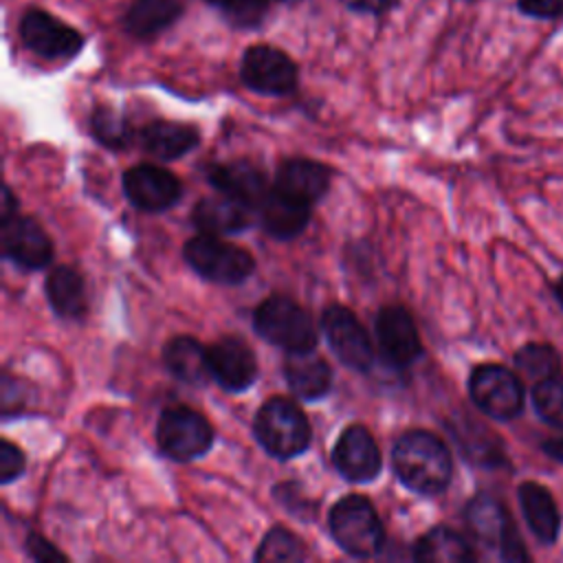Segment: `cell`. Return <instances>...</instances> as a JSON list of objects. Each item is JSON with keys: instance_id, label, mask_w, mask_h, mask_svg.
<instances>
[{"instance_id": "cell-9", "label": "cell", "mask_w": 563, "mask_h": 563, "mask_svg": "<svg viewBox=\"0 0 563 563\" xmlns=\"http://www.w3.org/2000/svg\"><path fill=\"white\" fill-rule=\"evenodd\" d=\"M319 323L330 350L341 361V365L358 374L372 372L374 345L369 332L350 308L330 303L323 308Z\"/></svg>"}, {"instance_id": "cell-33", "label": "cell", "mask_w": 563, "mask_h": 563, "mask_svg": "<svg viewBox=\"0 0 563 563\" xmlns=\"http://www.w3.org/2000/svg\"><path fill=\"white\" fill-rule=\"evenodd\" d=\"M273 499L286 508V512H290L297 519L303 521H312L317 515V504L312 499H308L301 490V486L297 482H282L273 488Z\"/></svg>"}, {"instance_id": "cell-21", "label": "cell", "mask_w": 563, "mask_h": 563, "mask_svg": "<svg viewBox=\"0 0 563 563\" xmlns=\"http://www.w3.org/2000/svg\"><path fill=\"white\" fill-rule=\"evenodd\" d=\"M44 292L51 310L66 321H81L88 312V295L84 275L70 264L51 268L44 282Z\"/></svg>"}, {"instance_id": "cell-16", "label": "cell", "mask_w": 563, "mask_h": 563, "mask_svg": "<svg viewBox=\"0 0 563 563\" xmlns=\"http://www.w3.org/2000/svg\"><path fill=\"white\" fill-rule=\"evenodd\" d=\"M211 378L231 394L246 391L257 380V358L249 343L235 334H224L207 347Z\"/></svg>"}, {"instance_id": "cell-31", "label": "cell", "mask_w": 563, "mask_h": 563, "mask_svg": "<svg viewBox=\"0 0 563 563\" xmlns=\"http://www.w3.org/2000/svg\"><path fill=\"white\" fill-rule=\"evenodd\" d=\"M515 363H517V369L528 378H532L534 383L548 376H554L559 369L556 350L545 343H528L519 347L515 354Z\"/></svg>"}, {"instance_id": "cell-13", "label": "cell", "mask_w": 563, "mask_h": 563, "mask_svg": "<svg viewBox=\"0 0 563 563\" xmlns=\"http://www.w3.org/2000/svg\"><path fill=\"white\" fill-rule=\"evenodd\" d=\"M121 187L130 205L145 213H163L183 198V183L178 176L152 163L125 169Z\"/></svg>"}, {"instance_id": "cell-2", "label": "cell", "mask_w": 563, "mask_h": 563, "mask_svg": "<svg viewBox=\"0 0 563 563\" xmlns=\"http://www.w3.org/2000/svg\"><path fill=\"white\" fill-rule=\"evenodd\" d=\"M253 433L260 446L282 462L306 453L312 440V429L303 409L282 396L262 402L253 418Z\"/></svg>"}, {"instance_id": "cell-10", "label": "cell", "mask_w": 563, "mask_h": 563, "mask_svg": "<svg viewBox=\"0 0 563 563\" xmlns=\"http://www.w3.org/2000/svg\"><path fill=\"white\" fill-rule=\"evenodd\" d=\"M242 84L266 97H284L297 88V64L271 44H253L244 51L240 62Z\"/></svg>"}, {"instance_id": "cell-38", "label": "cell", "mask_w": 563, "mask_h": 563, "mask_svg": "<svg viewBox=\"0 0 563 563\" xmlns=\"http://www.w3.org/2000/svg\"><path fill=\"white\" fill-rule=\"evenodd\" d=\"M543 451L556 460V462H563V438H552V440H545L543 442Z\"/></svg>"}, {"instance_id": "cell-32", "label": "cell", "mask_w": 563, "mask_h": 563, "mask_svg": "<svg viewBox=\"0 0 563 563\" xmlns=\"http://www.w3.org/2000/svg\"><path fill=\"white\" fill-rule=\"evenodd\" d=\"M213 9L227 15L238 26L257 24L275 0H207Z\"/></svg>"}, {"instance_id": "cell-34", "label": "cell", "mask_w": 563, "mask_h": 563, "mask_svg": "<svg viewBox=\"0 0 563 563\" xmlns=\"http://www.w3.org/2000/svg\"><path fill=\"white\" fill-rule=\"evenodd\" d=\"M26 468V457L20 446L11 440H0V484H11L22 477Z\"/></svg>"}, {"instance_id": "cell-14", "label": "cell", "mask_w": 563, "mask_h": 563, "mask_svg": "<svg viewBox=\"0 0 563 563\" xmlns=\"http://www.w3.org/2000/svg\"><path fill=\"white\" fill-rule=\"evenodd\" d=\"M376 343L383 361L391 367H409L422 356V343L413 317L402 306H383L374 319Z\"/></svg>"}, {"instance_id": "cell-3", "label": "cell", "mask_w": 563, "mask_h": 563, "mask_svg": "<svg viewBox=\"0 0 563 563\" xmlns=\"http://www.w3.org/2000/svg\"><path fill=\"white\" fill-rule=\"evenodd\" d=\"M334 543L354 559H372L385 548V528L369 499L363 495L341 497L328 512Z\"/></svg>"}, {"instance_id": "cell-26", "label": "cell", "mask_w": 563, "mask_h": 563, "mask_svg": "<svg viewBox=\"0 0 563 563\" xmlns=\"http://www.w3.org/2000/svg\"><path fill=\"white\" fill-rule=\"evenodd\" d=\"M183 15L180 0H134L123 13V29L136 40H150L167 31Z\"/></svg>"}, {"instance_id": "cell-12", "label": "cell", "mask_w": 563, "mask_h": 563, "mask_svg": "<svg viewBox=\"0 0 563 563\" xmlns=\"http://www.w3.org/2000/svg\"><path fill=\"white\" fill-rule=\"evenodd\" d=\"M20 37L31 53L44 59H68L84 46V35L77 29L37 7L24 11L20 20Z\"/></svg>"}, {"instance_id": "cell-36", "label": "cell", "mask_w": 563, "mask_h": 563, "mask_svg": "<svg viewBox=\"0 0 563 563\" xmlns=\"http://www.w3.org/2000/svg\"><path fill=\"white\" fill-rule=\"evenodd\" d=\"M517 9L534 20L563 18V0H517Z\"/></svg>"}, {"instance_id": "cell-39", "label": "cell", "mask_w": 563, "mask_h": 563, "mask_svg": "<svg viewBox=\"0 0 563 563\" xmlns=\"http://www.w3.org/2000/svg\"><path fill=\"white\" fill-rule=\"evenodd\" d=\"M554 295H556L559 303L563 306V275H561V277H559V282L554 284Z\"/></svg>"}, {"instance_id": "cell-23", "label": "cell", "mask_w": 563, "mask_h": 563, "mask_svg": "<svg viewBox=\"0 0 563 563\" xmlns=\"http://www.w3.org/2000/svg\"><path fill=\"white\" fill-rule=\"evenodd\" d=\"M163 365L180 383L202 387L209 383V356L207 347L189 334H176L163 345Z\"/></svg>"}, {"instance_id": "cell-27", "label": "cell", "mask_w": 563, "mask_h": 563, "mask_svg": "<svg viewBox=\"0 0 563 563\" xmlns=\"http://www.w3.org/2000/svg\"><path fill=\"white\" fill-rule=\"evenodd\" d=\"M413 559L420 563H468L475 561L471 543L455 530L446 526H435L427 530L411 550Z\"/></svg>"}, {"instance_id": "cell-11", "label": "cell", "mask_w": 563, "mask_h": 563, "mask_svg": "<svg viewBox=\"0 0 563 563\" xmlns=\"http://www.w3.org/2000/svg\"><path fill=\"white\" fill-rule=\"evenodd\" d=\"M2 255L22 271H42L53 262V242L42 224L29 216L0 218Z\"/></svg>"}, {"instance_id": "cell-17", "label": "cell", "mask_w": 563, "mask_h": 563, "mask_svg": "<svg viewBox=\"0 0 563 563\" xmlns=\"http://www.w3.org/2000/svg\"><path fill=\"white\" fill-rule=\"evenodd\" d=\"M255 209L233 196L218 191V196L200 198L191 209V224L200 233L233 235L253 227Z\"/></svg>"}, {"instance_id": "cell-1", "label": "cell", "mask_w": 563, "mask_h": 563, "mask_svg": "<svg viewBox=\"0 0 563 563\" xmlns=\"http://www.w3.org/2000/svg\"><path fill=\"white\" fill-rule=\"evenodd\" d=\"M391 468L405 488L431 497L446 490L453 475V457L435 433L409 429L391 446Z\"/></svg>"}, {"instance_id": "cell-8", "label": "cell", "mask_w": 563, "mask_h": 563, "mask_svg": "<svg viewBox=\"0 0 563 563\" xmlns=\"http://www.w3.org/2000/svg\"><path fill=\"white\" fill-rule=\"evenodd\" d=\"M473 405L493 420H512L523 409V385L519 376L497 363L477 365L468 376Z\"/></svg>"}, {"instance_id": "cell-22", "label": "cell", "mask_w": 563, "mask_h": 563, "mask_svg": "<svg viewBox=\"0 0 563 563\" xmlns=\"http://www.w3.org/2000/svg\"><path fill=\"white\" fill-rule=\"evenodd\" d=\"M284 380L297 398L319 400L332 389V369L314 350L292 352L284 361Z\"/></svg>"}, {"instance_id": "cell-19", "label": "cell", "mask_w": 563, "mask_h": 563, "mask_svg": "<svg viewBox=\"0 0 563 563\" xmlns=\"http://www.w3.org/2000/svg\"><path fill=\"white\" fill-rule=\"evenodd\" d=\"M207 180L216 191H222L227 196H233L246 205H251L257 213L260 202L268 194L271 185L264 174L255 163L246 158H238L231 163H218L211 165L207 172Z\"/></svg>"}, {"instance_id": "cell-35", "label": "cell", "mask_w": 563, "mask_h": 563, "mask_svg": "<svg viewBox=\"0 0 563 563\" xmlns=\"http://www.w3.org/2000/svg\"><path fill=\"white\" fill-rule=\"evenodd\" d=\"M24 552L31 561H37V563H51V561H66L68 556L57 550L51 541H46L42 534L37 532H31L24 541Z\"/></svg>"}, {"instance_id": "cell-25", "label": "cell", "mask_w": 563, "mask_h": 563, "mask_svg": "<svg viewBox=\"0 0 563 563\" xmlns=\"http://www.w3.org/2000/svg\"><path fill=\"white\" fill-rule=\"evenodd\" d=\"M517 497L532 534L543 543H554L561 528V515L550 490L537 482H523L517 490Z\"/></svg>"}, {"instance_id": "cell-7", "label": "cell", "mask_w": 563, "mask_h": 563, "mask_svg": "<svg viewBox=\"0 0 563 563\" xmlns=\"http://www.w3.org/2000/svg\"><path fill=\"white\" fill-rule=\"evenodd\" d=\"M464 519L477 545L486 554H495L501 561H526L528 554L515 530V523L506 508L490 495H477L468 501Z\"/></svg>"}, {"instance_id": "cell-6", "label": "cell", "mask_w": 563, "mask_h": 563, "mask_svg": "<svg viewBox=\"0 0 563 563\" xmlns=\"http://www.w3.org/2000/svg\"><path fill=\"white\" fill-rule=\"evenodd\" d=\"M156 446L172 462H191L213 446V427L196 409L185 405L165 407L156 420Z\"/></svg>"}, {"instance_id": "cell-5", "label": "cell", "mask_w": 563, "mask_h": 563, "mask_svg": "<svg viewBox=\"0 0 563 563\" xmlns=\"http://www.w3.org/2000/svg\"><path fill=\"white\" fill-rule=\"evenodd\" d=\"M183 257L202 279L224 286H238L255 271V260L246 249L211 233H198L187 240Z\"/></svg>"}, {"instance_id": "cell-4", "label": "cell", "mask_w": 563, "mask_h": 563, "mask_svg": "<svg viewBox=\"0 0 563 563\" xmlns=\"http://www.w3.org/2000/svg\"><path fill=\"white\" fill-rule=\"evenodd\" d=\"M253 328L286 354L312 352L319 343L317 325L308 310L284 295H271L253 310Z\"/></svg>"}, {"instance_id": "cell-28", "label": "cell", "mask_w": 563, "mask_h": 563, "mask_svg": "<svg viewBox=\"0 0 563 563\" xmlns=\"http://www.w3.org/2000/svg\"><path fill=\"white\" fill-rule=\"evenodd\" d=\"M253 559L260 563H286V561L297 563L308 559V550L292 530L284 526H273L260 541Z\"/></svg>"}, {"instance_id": "cell-30", "label": "cell", "mask_w": 563, "mask_h": 563, "mask_svg": "<svg viewBox=\"0 0 563 563\" xmlns=\"http://www.w3.org/2000/svg\"><path fill=\"white\" fill-rule=\"evenodd\" d=\"M532 405L543 422L563 431V376L554 374L534 383Z\"/></svg>"}, {"instance_id": "cell-37", "label": "cell", "mask_w": 563, "mask_h": 563, "mask_svg": "<svg viewBox=\"0 0 563 563\" xmlns=\"http://www.w3.org/2000/svg\"><path fill=\"white\" fill-rule=\"evenodd\" d=\"M352 11H365V13H383L398 0H341Z\"/></svg>"}, {"instance_id": "cell-15", "label": "cell", "mask_w": 563, "mask_h": 563, "mask_svg": "<svg viewBox=\"0 0 563 563\" xmlns=\"http://www.w3.org/2000/svg\"><path fill=\"white\" fill-rule=\"evenodd\" d=\"M332 466L345 482L352 484H367L380 475V449L367 427L350 424L341 431L332 449Z\"/></svg>"}, {"instance_id": "cell-24", "label": "cell", "mask_w": 563, "mask_h": 563, "mask_svg": "<svg viewBox=\"0 0 563 563\" xmlns=\"http://www.w3.org/2000/svg\"><path fill=\"white\" fill-rule=\"evenodd\" d=\"M200 143L196 125L156 119L141 130L143 150L158 161H176L189 154Z\"/></svg>"}, {"instance_id": "cell-18", "label": "cell", "mask_w": 563, "mask_h": 563, "mask_svg": "<svg viewBox=\"0 0 563 563\" xmlns=\"http://www.w3.org/2000/svg\"><path fill=\"white\" fill-rule=\"evenodd\" d=\"M330 183H332V169L319 161L303 158V156L284 158L277 165L275 180H273L277 189H282L284 194L306 205L319 202L328 194Z\"/></svg>"}, {"instance_id": "cell-20", "label": "cell", "mask_w": 563, "mask_h": 563, "mask_svg": "<svg viewBox=\"0 0 563 563\" xmlns=\"http://www.w3.org/2000/svg\"><path fill=\"white\" fill-rule=\"evenodd\" d=\"M312 205H306L275 185H271L268 194L257 207V220L264 231L275 240H292L297 238L310 222Z\"/></svg>"}, {"instance_id": "cell-29", "label": "cell", "mask_w": 563, "mask_h": 563, "mask_svg": "<svg viewBox=\"0 0 563 563\" xmlns=\"http://www.w3.org/2000/svg\"><path fill=\"white\" fill-rule=\"evenodd\" d=\"M90 134L97 143L110 150H123L132 141V128L128 119L110 106H97L90 112Z\"/></svg>"}]
</instances>
